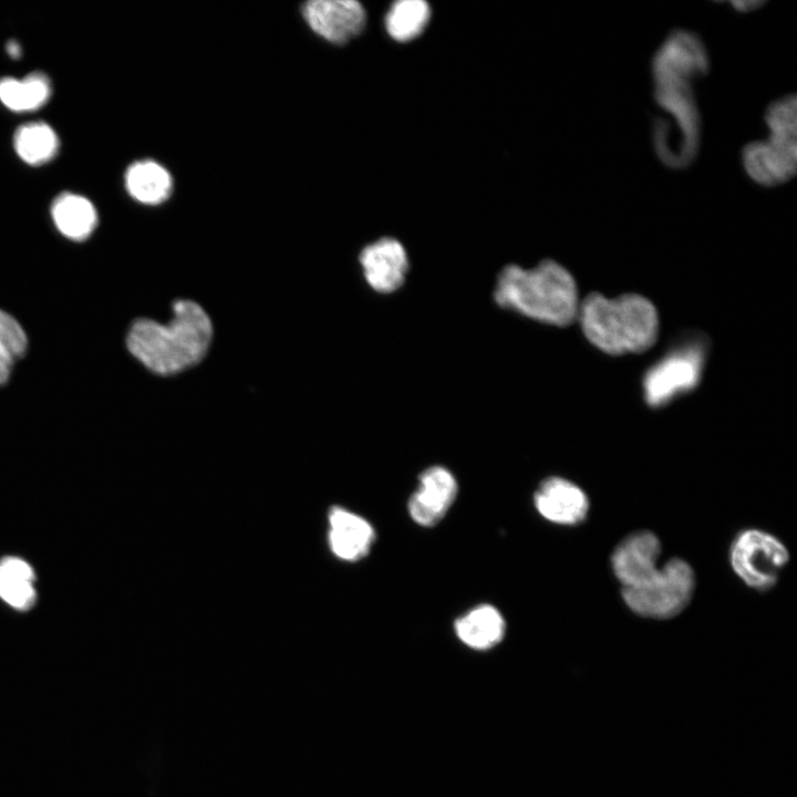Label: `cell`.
Returning a JSON list of instances; mask_svg holds the SVG:
<instances>
[{"mask_svg": "<svg viewBox=\"0 0 797 797\" xmlns=\"http://www.w3.org/2000/svg\"><path fill=\"white\" fill-rule=\"evenodd\" d=\"M733 7L741 12L751 11L755 8H758L763 4L760 1H734L732 2Z\"/></svg>", "mask_w": 797, "mask_h": 797, "instance_id": "603a6c76", "label": "cell"}, {"mask_svg": "<svg viewBox=\"0 0 797 797\" xmlns=\"http://www.w3.org/2000/svg\"><path fill=\"white\" fill-rule=\"evenodd\" d=\"M51 217L55 228L65 238L74 241L87 239L96 229V208L86 197L64 192L51 205Z\"/></svg>", "mask_w": 797, "mask_h": 797, "instance_id": "9a60e30c", "label": "cell"}, {"mask_svg": "<svg viewBox=\"0 0 797 797\" xmlns=\"http://www.w3.org/2000/svg\"><path fill=\"white\" fill-rule=\"evenodd\" d=\"M708 51L692 31L670 33L651 61L653 99L660 110L652 125L658 158L680 169L696 157L701 142V114L695 83L710 70Z\"/></svg>", "mask_w": 797, "mask_h": 797, "instance_id": "6da1fadb", "label": "cell"}, {"mask_svg": "<svg viewBox=\"0 0 797 797\" xmlns=\"http://www.w3.org/2000/svg\"><path fill=\"white\" fill-rule=\"evenodd\" d=\"M124 182L130 196L145 205H158L165 201L173 187L169 172L151 159L138 161L130 165L125 172Z\"/></svg>", "mask_w": 797, "mask_h": 797, "instance_id": "e0dca14e", "label": "cell"}, {"mask_svg": "<svg viewBox=\"0 0 797 797\" xmlns=\"http://www.w3.org/2000/svg\"><path fill=\"white\" fill-rule=\"evenodd\" d=\"M360 262L370 287L382 293L398 289L408 269L407 253L403 245L390 237L364 247L360 253Z\"/></svg>", "mask_w": 797, "mask_h": 797, "instance_id": "4fadbf2b", "label": "cell"}, {"mask_svg": "<svg viewBox=\"0 0 797 797\" xmlns=\"http://www.w3.org/2000/svg\"><path fill=\"white\" fill-rule=\"evenodd\" d=\"M35 571L24 559H0V599L12 609L27 611L37 600Z\"/></svg>", "mask_w": 797, "mask_h": 797, "instance_id": "ac0fdd59", "label": "cell"}, {"mask_svg": "<svg viewBox=\"0 0 797 797\" xmlns=\"http://www.w3.org/2000/svg\"><path fill=\"white\" fill-rule=\"evenodd\" d=\"M788 559L785 545L772 534L758 529L741 531L729 550L734 572L745 584L758 591L776 584L779 571Z\"/></svg>", "mask_w": 797, "mask_h": 797, "instance_id": "52a82bcc", "label": "cell"}, {"mask_svg": "<svg viewBox=\"0 0 797 797\" xmlns=\"http://www.w3.org/2000/svg\"><path fill=\"white\" fill-rule=\"evenodd\" d=\"M534 504L545 519L565 526L581 524L589 511L586 493L575 483L558 476L540 483L534 495Z\"/></svg>", "mask_w": 797, "mask_h": 797, "instance_id": "7c38bea8", "label": "cell"}, {"mask_svg": "<svg viewBox=\"0 0 797 797\" xmlns=\"http://www.w3.org/2000/svg\"><path fill=\"white\" fill-rule=\"evenodd\" d=\"M704 363V351L698 342L683 344L658 361L645 374V401L660 407L680 394L696 386Z\"/></svg>", "mask_w": 797, "mask_h": 797, "instance_id": "ba28073f", "label": "cell"}, {"mask_svg": "<svg viewBox=\"0 0 797 797\" xmlns=\"http://www.w3.org/2000/svg\"><path fill=\"white\" fill-rule=\"evenodd\" d=\"M457 488V482L447 468H426L420 475L417 489L407 503L411 518L423 527L435 526L454 503Z\"/></svg>", "mask_w": 797, "mask_h": 797, "instance_id": "8fae6325", "label": "cell"}, {"mask_svg": "<svg viewBox=\"0 0 797 797\" xmlns=\"http://www.w3.org/2000/svg\"><path fill=\"white\" fill-rule=\"evenodd\" d=\"M431 15L427 2L423 0H401L390 8L385 17L387 33L396 41L405 42L420 35Z\"/></svg>", "mask_w": 797, "mask_h": 797, "instance_id": "44dd1931", "label": "cell"}, {"mask_svg": "<svg viewBox=\"0 0 797 797\" xmlns=\"http://www.w3.org/2000/svg\"><path fill=\"white\" fill-rule=\"evenodd\" d=\"M328 537L331 551L338 558L353 562L370 552L375 531L363 517L334 506L329 513Z\"/></svg>", "mask_w": 797, "mask_h": 797, "instance_id": "5bb4252c", "label": "cell"}, {"mask_svg": "<svg viewBox=\"0 0 797 797\" xmlns=\"http://www.w3.org/2000/svg\"><path fill=\"white\" fill-rule=\"evenodd\" d=\"M457 638L475 650H488L504 638L506 623L500 612L490 604H480L456 619Z\"/></svg>", "mask_w": 797, "mask_h": 797, "instance_id": "2e32d148", "label": "cell"}, {"mask_svg": "<svg viewBox=\"0 0 797 797\" xmlns=\"http://www.w3.org/2000/svg\"><path fill=\"white\" fill-rule=\"evenodd\" d=\"M695 586L692 567L683 559L669 560L646 584L622 589L625 604L634 613L664 620L681 613L690 603Z\"/></svg>", "mask_w": 797, "mask_h": 797, "instance_id": "8992f818", "label": "cell"}, {"mask_svg": "<svg viewBox=\"0 0 797 797\" xmlns=\"http://www.w3.org/2000/svg\"><path fill=\"white\" fill-rule=\"evenodd\" d=\"M173 312L174 317L167 324L137 319L126 335L130 353L161 375L178 373L198 363L213 337L211 321L198 303L177 300Z\"/></svg>", "mask_w": 797, "mask_h": 797, "instance_id": "7a4b0ae2", "label": "cell"}, {"mask_svg": "<svg viewBox=\"0 0 797 797\" xmlns=\"http://www.w3.org/2000/svg\"><path fill=\"white\" fill-rule=\"evenodd\" d=\"M27 349L23 327L12 314L0 309V385L9 380L13 365Z\"/></svg>", "mask_w": 797, "mask_h": 797, "instance_id": "7402d4cb", "label": "cell"}, {"mask_svg": "<svg viewBox=\"0 0 797 797\" xmlns=\"http://www.w3.org/2000/svg\"><path fill=\"white\" fill-rule=\"evenodd\" d=\"M764 122L766 135L744 146L742 166L756 185L780 186L797 170V97L785 95L772 102Z\"/></svg>", "mask_w": 797, "mask_h": 797, "instance_id": "5b68a950", "label": "cell"}, {"mask_svg": "<svg viewBox=\"0 0 797 797\" xmlns=\"http://www.w3.org/2000/svg\"><path fill=\"white\" fill-rule=\"evenodd\" d=\"M578 318L586 338L608 354L643 352L658 338V312L639 294L608 299L591 293L580 303Z\"/></svg>", "mask_w": 797, "mask_h": 797, "instance_id": "277c9868", "label": "cell"}, {"mask_svg": "<svg viewBox=\"0 0 797 797\" xmlns=\"http://www.w3.org/2000/svg\"><path fill=\"white\" fill-rule=\"evenodd\" d=\"M494 297L503 308L560 327L578 318L580 306L571 273L552 260L532 269L505 267L497 278Z\"/></svg>", "mask_w": 797, "mask_h": 797, "instance_id": "3957f363", "label": "cell"}, {"mask_svg": "<svg viewBox=\"0 0 797 797\" xmlns=\"http://www.w3.org/2000/svg\"><path fill=\"white\" fill-rule=\"evenodd\" d=\"M51 95V81L43 72H32L22 79H0V102L12 112L37 111L45 105Z\"/></svg>", "mask_w": 797, "mask_h": 797, "instance_id": "d6986e66", "label": "cell"}, {"mask_svg": "<svg viewBox=\"0 0 797 797\" xmlns=\"http://www.w3.org/2000/svg\"><path fill=\"white\" fill-rule=\"evenodd\" d=\"M6 51H7L8 55L14 60L20 59V56L22 54L21 45L14 40H10L6 44Z\"/></svg>", "mask_w": 797, "mask_h": 797, "instance_id": "cb8c5ba5", "label": "cell"}, {"mask_svg": "<svg viewBox=\"0 0 797 797\" xmlns=\"http://www.w3.org/2000/svg\"><path fill=\"white\" fill-rule=\"evenodd\" d=\"M60 141L55 131L44 122L20 125L13 134V148L21 161L41 166L55 157Z\"/></svg>", "mask_w": 797, "mask_h": 797, "instance_id": "ffe728a7", "label": "cell"}, {"mask_svg": "<svg viewBox=\"0 0 797 797\" xmlns=\"http://www.w3.org/2000/svg\"><path fill=\"white\" fill-rule=\"evenodd\" d=\"M301 11L313 32L337 44L358 35L366 19L363 6L355 0H311Z\"/></svg>", "mask_w": 797, "mask_h": 797, "instance_id": "30bf717a", "label": "cell"}, {"mask_svg": "<svg viewBox=\"0 0 797 797\" xmlns=\"http://www.w3.org/2000/svg\"><path fill=\"white\" fill-rule=\"evenodd\" d=\"M659 538L649 530L635 531L623 538L614 548L611 566L622 589L639 588L650 582L660 571Z\"/></svg>", "mask_w": 797, "mask_h": 797, "instance_id": "9c48e42d", "label": "cell"}]
</instances>
